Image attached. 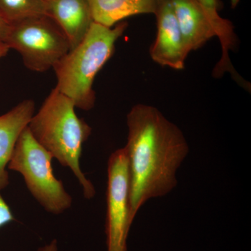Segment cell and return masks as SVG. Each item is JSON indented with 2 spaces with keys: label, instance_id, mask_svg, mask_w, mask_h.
<instances>
[{
  "label": "cell",
  "instance_id": "cell-2",
  "mask_svg": "<svg viewBox=\"0 0 251 251\" xmlns=\"http://www.w3.org/2000/svg\"><path fill=\"white\" fill-rule=\"evenodd\" d=\"M74 102L56 87L28 124L34 139L62 166L70 168L83 189L85 198L94 197L96 190L81 170L82 146L92 128L77 116Z\"/></svg>",
  "mask_w": 251,
  "mask_h": 251
},
{
  "label": "cell",
  "instance_id": "cell-17",
  "mask_svg": "<svg viewBox=\"0 0 251 251\" xmlns=\"http://www.w3.org/2000/svg\"><path fill=\"white\" fill-rule=\"evenodd\" d=\"M10 49L3 41H0V59L5 57L8 54Z\"/></svg>",
  "mask_w": 251,
  "mask_h": 251
},
{
  "label": "cell",
  "instance_id": "cell-13",
  "mask_svg": "<svg viewBox=\"0 0 251 251\" xmlns=\"http://www.w3.org/2000/svg\"><path fill=\"white\" fill-rule=\"evenodd\" d=\"M0 16L8 24L46 16L44 0H0Z\"/></svg>",
  "mask_w": 251,
  "mask_h": 251
},
{
  "label": "cell",
  "instance_id": "cell-14",
  "mask_svg": "<svg viewBox=\"0 0 251 251\" xmlns=\"http://www.w3.org/2000/svg\"><path fill=\"white\" fill-rule=\"evenodd\" d=\"M14 216L7 203L0 194V227L14 221Z\"/></svg>",
  "mask_w": 251,
  "mask_h": 251
},
{
  "label": "cell",
  "instance_id": "cell-15",
  "mask_svg": "<svg viewBox=\"0 0 251 251\" xmlns=\"http://www.w3.org/2000/svg\"><path fill=\"white\" fill-rule=\"evenodd\" d=\"M9 25L0 16V41H2L6 36Z\"/></svg>",
  "mask_w": 251,
  "mask_h": 251
},
{
  "label": "cell",
  "instance_id": "cell-8",
  "mask_svg": "<svg viewBox=\"0 0 251 251\" xmlns=\"http://www.w3.org/2000/svg\"><path fill=\"white\" fill-rule=\"evenodd\" d=\"M46 15L62 29L71 50L76 47L93 24L87 0H44Z\"/></svg>",
  "mask_w": 251,
  "mask_h": 251
},
{
  "label": "cell",
  "instance_id": "cell-5",
  "mask_svg": "<svg viewBox=\"0 0 251 251\" xmlns=\"http://www.w3.org/2000/svg\"><path fill=\"white\" fill-rule=\"evenodd\" d=\"M2 41L17 51L25 67L34 72L53 68L71 50L62 29L47 16L10 25Z\"/></svg>",
  "mask_w": 251,
  "mask_h": 251
},
{
  "label": "cell",
  "instance_id": "cell-6",
  "mask_svg": "<svg viewBox=\"0 0 251 251\" xmlns=\"http://www.w3.org/2000/svg\"><path fill=\"white\" fill-rule=\"evenodd\" d=\"M107 251H127V238L133 224L130 216V176L125 149L110 155L108 163Z\"/></svg>",
  "mask_w": 251,
  "mask_h": 251
},
{
  "label": "cell",
  "instance_id": "cell-1",
  "mask_svg": "<svg viewBox=\"0 0 251 251\" xmlns=\"http://www.w3.org/2000/svg\"><path fill=\"white\" fill-rule=\"evenodd\" d=\"M124 148L130 176V216L152 198L166 196L177 185L176 173L189 152L179 127L155 107L137 104L126 116Z\"/></svg>",
  "mask_w": 251,
  "mask_h": 251
},
{
  "label": "cell",
  "instance_id": "cell-18",
  "mask_svg": "<svg viewBox=\"0 0 251 251\" xmlns=\"http://www.w3.org/2000/svg\"><path fill=\"white\" fill-rule=\"evenodd\" d=\"M239 0H231V5H232V7L234 9L236 6H237L238 4H239Z\"/></svg>",
  "mask_w": 251,
  "mask_h": 251
},
{
  "label": "cell",
  "instance_id": "cell-16",
  "mask_svg": "<svg viewBox=\"0 0 251 251\" xmlns=\"http://www.w3.org/2000/svg\"><path fill=\"white\" fill-rule=\"evenodd\" d=\"M38 251H58V244L56 239L51 241L49 244L39 248Z\"/></svg>",
  "mask_w": 251,
  "mask_h": 251
},
{
  "label": "cell",
  "instance_id": "cell-19",
  "mask_svg": "<svg viewBox=\"0 0 251 251\" xmlns=\"http://www.w3.org/2000/svg\"><path fill=\"white\" fill-rule=\"evenodd\" d=\"M159 1H165V0H158Z\"/></svg>",
  "mask_w": 251,
  "mask_h": 251
},
{
  "label": "cell",
  "instance_id": "cell-9",
  "mask_svg": "<svg viewBox=\"0 0 251 251\" xmlns=\"http://www.w3.org/2000/svg\"><path fill=\"white\" fill-rule=\"evenodd\" d=\"M35 113V103L31 99L21 103L0 116V191L9 184L8 165L18 138Z\"/></svg>",
  "mask_w": 251,
  "mask_h": 251
},
{
  "label": "cell",
  "instance_id": "cell-11",
  "mask_svg": "<svg viewBox=\"0 0 251 251\" xmlns=\"http://www.w3.org/2000/svg\"><path fill=\"white\" fill-rule=\"evenodd\" d=\"M94 23L112 27L122 20L139 14H156L158 0H87Z\"/></svg>",
  "mask_w": 251,
  "mask_h": 251
},
{
  "label": "cell",
  "instance_id": "cell-3",
  "mask_svg": "<svg viewBox=\"0 0 251 251\" xmlns=\"http://www.w3.org/2000/svg\"><path fill=\"white\" fill-rule=\"evenodd\" d=\"M127 27L126 22L112 27L94 22L83 40L52 68L57 77L56 88L70 99L75 108L85 111L94 108V79L111 58L115 44Z\"/></svg>",
  "mask_w": 251,
  "mask_h": 251
},
{
  "label": "cell",
  "instance_id": "cell-4",
  "mask_svg": "<svg viewBox=\"0 0 251 251\" xmlns=\"http://www.w3.org/2000/svg\"><path fill=\"white\" fill-rule=\"evenodd\" d=\"M52 158L27 127L18 138L8 169L22 175L29 192L46 211L59 214L72 206L73 200L54 176Z\"/></svg>",
  "mask_w": 251,
  "mask_h": 251
},
{
  "label": "cell",
  "instance_id": "cell-7",
  "mask_svg": "<svg viewBox=\"0 0 251 251\" xmlns=\"http://www.w3.org/2000/svg\"><path fill=\"white\" fill-rule=\"evenodd\" d=\"M154 15L157 34L150 48V56L153 62L162 67L181 70L189 52L185 46L171 0L160 1Z\"/></svg>",
  "mask_w": 251,
  "mask_h": 251
},
{
  "label": "cell",
  "instance_id": "cell-10",
  "mask_svg": "<svg viewBox=\"0 0 251 251\" xmlns=\"http://www.w3.org/2000/svg\"><path fill=\"white\" fill-rule=\"evenodd\" d=\"M171 2L188 52L201 49L217 36L215 27L196 0H171Z\"/></svg>",
  "mask_w": 251,
  "mask_h": 251
},
{
  "label": "cell",
  "instance_id": "cell-12",
  "mask_svg": "<svg viewBox=\"0 0 251 251\" xmlns=\"http://www.w3.org/2000/svg\"><path fill=\"white\" fill-rule=\"evenodd\" d=\"M202 6L211 23L215 27L216 34L221 41L222 47V57L218 65L221 68H227L231 66L229 59V50L234 49L236 45L235 34L232 23L228 20L220 16L219 10L221 9L220 0H196Z\"/></svg>",
  "mask_w": 251,
  "mask_h": 251
}]
</instances>
